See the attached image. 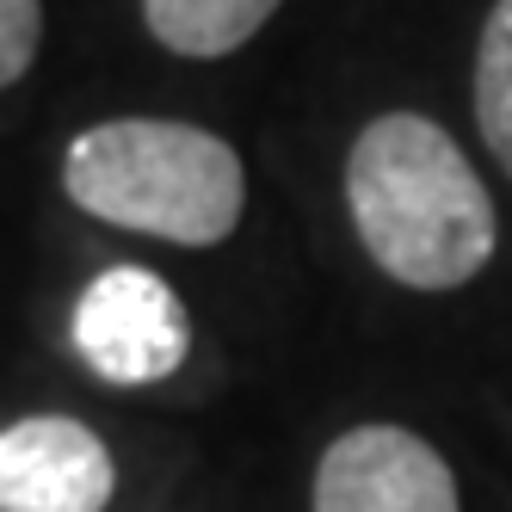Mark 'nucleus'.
<instances>
[{
	"instance_id": "f257e3e1",
	"label": "nucleus",
	"mask_w": 512,
	"mask_h": 512,
	"mask_svg": "<svg viewBox=\"0 0 512 512\" xmlns=\"http://www.w3.org/2000/svg\"><path fill=\"white\" fill-rule=\"evenodd\" d=\"M346 204L371 266L408 290H463L494 260V198L469 155L420 112H383L346 155Z\"/></svg>"
},
{
	"instance_id": "f03ea898",
	"label": "nucleus",
	"mask_w": 512,
	"mask_h": 512,
	"mask_svg": "<svg viewBox=\"0 0 512 512\" xmlns=\"http://www.w3.org/2000/svg\"><path fill=\"white\" fill-rule=\"evenodd\" d=\"M62 186L112 229L179 247L229 241L247 210V173L223 136L179 118H105L62 155Z\"/></svg>"
},
{
	"instance_id": "7ed1b4c3",
	"label": "nucleus",
	"mask_w": 512,
	"mask_h": 512,
	"mask_svg": "<svg viewBox=\"0 0 512 512\" xmlns=\"http://www.w3.org/2000/svg\"><path fill=\"white\" fill-rule=\"evenodd\" d=\"M75 352L105 383H161L192 352V315L149 266H105L75 303Z\"/></svg>"
},
{
	"instance_id": "20e7f679",
	"label": "nucleus",
	"mask_w": 512,
	"mask_h": 512,
	"mask_svg": "<svg viewBox=\"0 0 512 512\" xmlns=\"http://www.w3.org/2000/svg\"><path fill=\"white\" fill-rule=\"evenodd\" d=\"M315 512H463L457 475L408 426H352L315 463Z\"/></svg>"
},
{
	"instance_id": "39448f33",
	"label": "nucleus",
	"mask_w": 512,
	"mask_h": 512,
	"mask_svg": "<svg viewBox=\"0 0 512 512\" xmlns=\"http://www.w3.org/2000/svg\"><path fill=\"white\" fill-rule=\"evenodd\" d=\"M118 469L105 438L68 414H31L0 432V512H105Z\"/></svg>"
},
{
	"instance_id": "423d86ee",
	"label": "nucleus",
	"mask_w": 512,
	"mask_h": 512,
	"mask_svg": "<svg viewBox=\"0 0 512 512\" xmlns=\"http://www.w3.org/2000/svg\"><path fill=\"white\" fill-rule=\"evenodd\" d=\"M278 7L284 0H142V25L173 56L216 62V56H235L241 44L260 38V25Z\"/></svg>"
},
{
	"instance_id": "0eeeda50",
	"label": "nucleus",
	"mask_w": 512,
	"mask_h": 512,
	"mask_svg": "<svg viewBox=\"0 0 512 512\" xmlns=\"http://www.w3.org/2000/svg\"><path fill=\"white\" fill-rule=\"evenodd\" d=\"M475 124L488 155L512 173V0H494L475 44Z\"/></svg>"
},
{
	"instance_id": "6e6552de",
	"label": "nucleus",
	"mask_w": 512,
	"mask_h": 512,
	"mask_svg": "<svg viewBox=\"0 0 512 512\" xmlns=\"http://www.w3.org/2000/svg\"><path fill=\"white\" fill-rule=\"evenodd\" d=\"M44 44V0H0V93H7Z\"/></svg>"
}]
</instances>
